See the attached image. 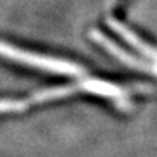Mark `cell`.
<instances>
[{"label":"cell","mask_w":157,"mask_h":157,"mask_svg":"<svg viewBox=\"0 0 157 157\" xmlns=\"http://www.w3.org/2000/svg\"><path fill=\"white\" fill-rule=\"evenodd\" d=\"M0 58H5V59H9L12 63H17V64H21L26 67H32L37 70L55 73V75H66V76L86 75V69L73 61L32 52V51L9 44V43L2 41V40H0Z\"/></svg>","instance_id":"obj_1"}]
</instances>
